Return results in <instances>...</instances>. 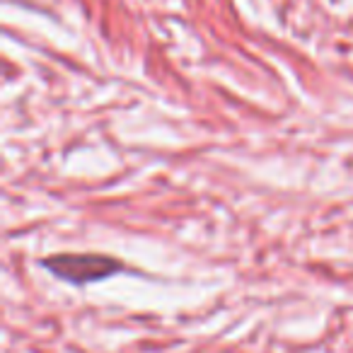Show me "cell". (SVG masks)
Returning <instances> with one entry per match:
<instances>
[{"label":"cell","mask_w":353,"mask_h":353,"mask_svg":"<svg viewBox=\"0 0 353 353\" xmlns=\"http://www.w3.org/2000/svg\"><path fill=\"white\" fill-rule=\"evenodd\" d=\"M44 269H49L56 279L73 285H88L94 281H104L114 276L121 264L112 256L104 254H56L41 261Z\"/></svg>","instance_id":"cell-1"}]
</instances>
